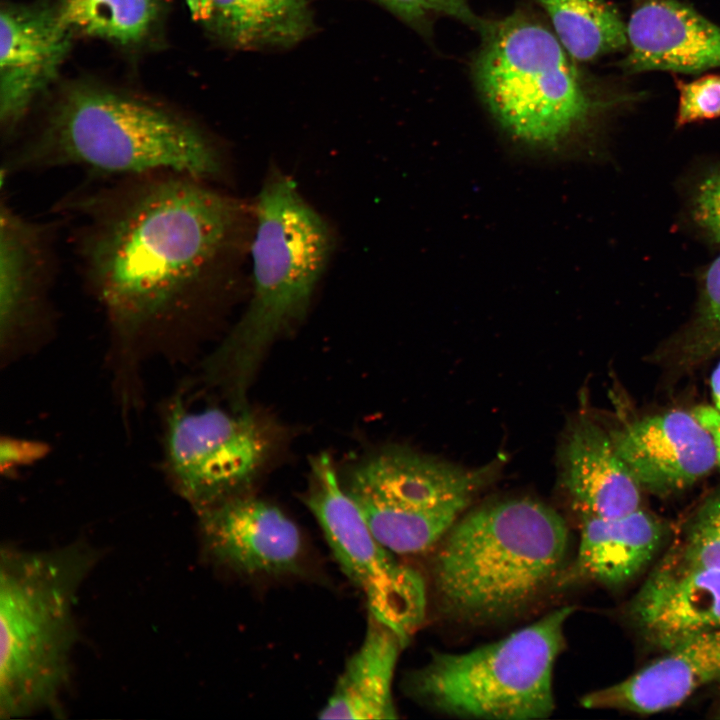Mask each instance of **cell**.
I'll return each mask as SVG.
<instances>
[{
  "mask_svg": "<svg viewBox=\"0 0 720 720\" xmlns=\"http://www.w3.org/2000/svg\"><path fill=\"white\" fill-rule=\"evenodd\" d=\"M627 614L641 638L666 651L720 629V569L656 564L631 599Z\"/></svg>",
  "mask_w": 720,
  "mask_h": 720,
  "instance_id": "cell-16",
  "label": "cell"
},
{
  "mask_svg": "<svg viewBox=\"0 0 720 720\" xmlns=\"http://www.w3.org/2000/svg\"><path fill=\"white\" fill-rule=\"evenodd\" d=\"M408 448H383L364 458L343 485L374 536L395 554L434 550L487 480Z\"/></svg>",
  "mask_w": 720,
  "mask_h": 720,
  "instance_id": "cell-8",
  "label": "cell"
},
{
  "mask_svg": "<svg viewBox=\"0 0 720 720\" xmlns=\"http://www.w3.org/2000/svg\"><path fill=\"white\" fill-rule=\"evenodd\" d=\"M692 413L709 432L715 449L716 465L720 467V413L709 406H699Z\"/></svg>",
  "mask_w": 720,
  "mask_h": 720,
  "instance_id": "cell-30",
  "label": "cell"
},
{
  "mask_svg": "<svg viewBox=\"0 0 720 720\" xmlns=\"http://www.w3.org/2000/svg\"><path fill=\"white\" fill-rule=\"evenodd\" d=\"M627 35L626 73L720 67V27L680 0H631Z\"/></svg>",
  "mask_w": 720,
  "mask_h": 720,
  "instance_id": "cell-15",
  "label": "cell"
},
{
  "mask_svg": "<svg viewBox=\"0 0 720 720\" xmlns=\"http://www.w3.org/2000/svg\"><path fill=\"white\" fill-rule=\"evenodd\" d=\"M50 445L39 439L5 435L0 441V472L11 476L21 469L30 467L50 452Z\"/></svg>",
  "mask_w": 720,
  "mask_h": 720,
  "instance_id": "cell-29",
  "label": "cell"
},
{
  "mask_svg": "<svg viewBox=\"0 0 720 720\" xmlns=\"http://www.w3.org/2000/svg\"><path fill=\"white\" fill-rule=\"evenodd\" d=\"M575 60L586 62L627 49V24L605 0H535Z\"/></svg>",
  "mask_w": 720,
  "mask_h": 720,
  "instance_id": "cell-23",
  "label": "cell"
},
{
  "mask_svg": "<svg viewBox=\"0 0 720 720\" xmlns=\"http://www.w3.org/2000/svg\"><path fill=\"white\" fill-rule=\"evenodd\" d=\"M573 610L571 606L555 609L469 651H433L425 664L406 674L403 691L417 704L454 717L546 718L555 708L553 671Z\"/></svg>",
  "mask_w": 720,
  "mask_h": 720,
  "instance_id": "cell-7",
  "label": "cell"
},
{
  "mask_svg": "<svg viewBox=\"0 0 720 720\" xmlns=\"http://www.w3.org/2000/svg\"><path fill=\"white\" fill-rule=\"evenodd\" d=\"M69 167L101 178L175 172L206 181L225 168L217 141L193 119L85 82L64 88L38 131L7 152L1 178Z\"/></svg>",
  "mask_w": 720,
  "mask_h": 720,
  "instance_id": "cell-2",
  "label": "cell"
},
{
  "mask_svg": "<svg viewBox=\"0 0 720 720\" xmlns=\"http://www.w3.org/2000/svg\"><path fill=\"white\" fill-rule=\"evenodd\" d=\"M378 4L403 23L423 36L431 32L433 22L440 16L453 17L482 36L489 31L492 23L479 18L468 0H369Z\"/></svg>",
  "mask_w": 720,
  "mask_h": 720,
  "instance_id": "cell-25",
  "label": "cell"
},
{
  "mask_svg": "<svg viewBox=\"0 0 720 720\" xmlns=\"http://www.w3.org/2000/svg\"><path fill=\"white\" fill-rule=\"evenodd\" d=\"M676 127L720 116V75L709 74L690 82H677Z\"/></svg>",
  "mask_w": 720,
  "mask_h": 720,
  "instance_id": "cell-28",
  "label": "cell"
},
{
  "mask_svg": "<svg viewBox=\"0 0 720 720\" xmlns=\"http://www.w3.org/2000/svg\"><path fill=\"white\" fill-rule=\"evenodd\" d=\"M100 553L83 540L0 552V718L61 712L78 641L75 604Z\"/></svg>",
  "mask_w": 720,
  "mask_h": 720,
  "instance_id": "cell-5",
  "label": "cell"
},
{
  "mask_svg": "<svg viewBox=\"0 0 720 720\" xmlns=\"http://www.w3.org/2000/svg\"><path fill=\"white\" fill-rule=\"evenodd\" d=\"M474 66L490 114L516 145L550 156L594 155L597 104L546 26L516 13L492 23Z\"/></svg>",
  "mask_w": 720,
  "mask_h": 720,
  "instance_id": "cell-6",
  "label": "cell"
},
{
  "mask_svg": "<svg viewBox=\"0 0 720 720\" xmlns=\"http://www.w3.org/2000/svg\"><path fill=\"white\" fill-rule=\"evenodd\" d=\"M170 0H54L65 24L76 34L136 47L150 40Z\"/></svg>",
  "mask_w": 720,
  "mask_h": 720,
  "instance_id": "cell-22",
  "label": "cell"
},
{
  "mask_svg": "<svg viewBox=\"0 0 720 720\" xmlns=\"http://www.w3.org/2000/svg\"><path fill=\"white\" fill-rule=\"evenodd\" d=\"M255 208L248 308L202 364L205 383L224 391L235 410L247 408L266 349L307 314L334 245L328 223L278 170L265 179Z\"/></svg>",
  "mask_w": 720,
  "mask_h": 720,
  "instance_id": "cell-4",
  "label": "cell"
},
{
  "mask_svg": "<svg viewBox=\"0 0 720 720\" xmlns=\"http://www.w3.org/2000/svg\"><path fill=\"white\" fill-rule=\"evenodd\" d=\"M711 684L720 685V629L663 651L629 677L584 695L580 704L587 709L659 713Z\"/></svg>",
  "mask_w": 720,
  "mask_h": 720,
  "instance_id": "cell-17",
  "label": "cell"
},
{
  "mask_svg": "<svg viewBox=\"0 0 720 720\" xmlns=\"http://www.w3.org/2000/svg\"><path fill=\"white\" fill-rule=\"evenodd\" d=\"M713 712H714V715H713V716H714L715 718H720V692H719V694H718V698H717V701H716V703H715Z\"/></svg>",
  "mask_w": 720,
  "mask_h": 720,
  "instance_id": "cell-32",
  "label": "cell"
},
{
  "mask_svg": "<svg viewBox=\"0 0 720 720\" xmlns=\"http://www.w3.org/2000/svg\"><path fill=\"white\" fill-rule=\"evenodd\" d=\"M561 477L579 516L616 518L642 508L640 484L610 435L582 417L569 430L560 453Z\"/></svg>",
  "mask_w": 720,
  "mask_h": 720,
  "instance_id": "cell-18",
  "label": "cell"
},
{
  "mask_svg": "<svg viewBox=\"0 0 720 720\" xmlns=\"http://www.w3.org/2000/svg\"><path fill=\"white\" fill-rule=\"evenodd\" d=\"M55 223L0 206V361L11 366L55 335L53 304L58 254Z\"/></svg>",
  "mask_w": 720,
  "mask_h": 720,
  "instance_id": "cell-11",
  "label": "cell"
},
{
  "mask_svg": "<svg viewBox=\"0 0 720 720\" xmlns=\"http://www.w3.org/2000/svg\"><path fill=\"white\" fill-rule=\"evenodd\" d=\"M312 1L188 0V6L204 31L227 48L281 51L315 33Z\"/></svg>",
  "mask_w": 720,
  "mask_h": 720,
  "instance_id": "cell-20",
  "label": "cell"
},
{
  "mask_svg": "<svg viewBox=\"0 0 720 720\" xmlns=\"http://www.w3.org/2000/svg\"><path fill=\"white\" fill-rule=\"evenodd\" d=\"M310 472L304 503L332 555L363 594L368 616L392 630L405 647L425 619L424 578L374 536L344 490L328 454L312 457Z\"/></svg>",
  "mask_w": 720,
  "mask_h": 720,
  "instance_id": "cell-9",
  "label": "cell"
},
{
  "mask_svg": "<svg viewBox=\"0 0 720 720\" xmlns=\"http://www.w3.org/2000/svg\"><path fill=\"white\" fill-rule=\"evenodd\" d=\"M569 531L547 504L499 499L465 512L435 547L432 581L440 609L471 625L516 616L565 573Z\"/></svg>",
  "mask_w": 720,
  "mask_h": 720,
  "instance_id": "cell-3",
  "label": "cell"
},
{
  "mask_svg": "<svg viewBox=\"0 0 720 720\" xmlns=\"http://www.w3.org/2000/svg\"><path fill=\"white\" fill-rule=\"evenodd\" d=\"M687 216L698 234L720 247V164L705 170L692 184Z\"/></svg>",
  "mask_w": 720,
  "mask_h": 720,
  "instance_id": "cell-27",
  "label": "cell"
},
{
  "mask_svg": "<svg viewBox=\"0 0 720 720\" xmlns=\"http://www.w3.org/2000/svg\"><path fill=\"white\" fill-rule=\"evenodd\" d=\"M402 648L404 645L392 630L368 616L364 638L346 661L318 717L353 720L398 718L393 681Z\"/></svg>",
  "mask_w": 720,
  "mask_h": 720,
  "instance_id": "cell-21",
  "label": "cell"
},
{
  "mask_svg": "<svg viewBox=\"0 0 720 720\" xmlns=\"http://www.w3.org/2000/svg\"><path fill=\"white\" fill-rule=\"evenodd\" d=\"M658 564L677 569H720V486L689 515Z\"/></svg>",
  "mask_w": 720,
  "mask_h": 720,
  "instance_id": "cell-24",
  "label": "cell"
},
{
  "mask_svg": "<svg viewBox=\"0 0 720 720\" xmlns=\"http://www.w3.org/2000/svg\"><path fill=\"white\" fill-rule=\"evenodd\" d=\"M161 416L162 472L194 512L247 493L270 449L263 426L247 408L193 410L179 392Z\"/></svg>",
  "mask_w": 720,
  "mask_h": 720,
  "instance_id": "cell-10",
  "label": "cell"
},
{
  "mask_svg": "<svg viewBox=\"0 0 720 720\" xmlns=\"http://www.w3.org/2000/svg\"><path fill=\"white\" fill-rule=\"evenodd\" d=\"M60 201L83 283L103 313L122 417L143 405L150 360L184 361L204 309L226 283L243 207L175 172L114 177Z\"/></svg>",
  "mask_w": 720,
  "mask_h": 720,
  "instance_id": "cell-1",
  "label": "cell"
},
{
  "mask_svg": "<svg viewBox=\"0 0 720 720\" xmlns=\"http://www.w3.org/2000/svg\"><path fill=\"white\" fill-rule=\"evenodd\" d=\"M580 517L576 556L561 583L580 579L608 588L634 580L669 539L664 521L642 508L616 518Z\"/></svg>",
  "mask_w": 720,
  "mask_h": 720,
  "instance_id": "cell-19",
  "label": "cell"
},
{
  "mask_svg": "<svg viewBox=\"0 0 720 720\" xmlns=\"http://www.w3.org/2000/svg\"><path fill=\"white\" fill-rule=\"evenodd\" d=\"M641 488L669 496L693 486L716 465L712 438L693 413L671 410L610 432Z\"/></svg>",
  "mask_w": 720,
  "mask_h": 720,
  "instance_id": "cell-14",
  "label": "cell"
},
{
  "mask_svg": "<svg viewBox=\"0 0 720 720\" xmlns=\"http://www.w3.org/2000/svg\"><path fill=\"white\" fill-rule=\"evenodd\" d=\"M710 384L714 408L720 413V361L712 372Z\"/></svg>",
  "mask_w": 720,
  "mask_h": 720,
  "instance_id": "cell-31",
  "label": "cell"
},
{
  "mask_svg": "<svg viewBox=\"0 0 720 720\" xmlns=\"http://www.w3.org/2000/svg\"><path fill=\"white\" fill-rule=\"evenodd\" d=\"M689 335L692 352L697 356L720 349V254L700 275L699 299Z\"/></svg>",
  "mask_w": 720,
  "mask_h": 720,
  "instance_id": "cell-26",
  "label": "cell"
},
{
  "mask_svg": "<svg viewBox=\"0 0 720 720\" xmlns=\"http://www.w3.org/2000/svg\"><path fill=\"white\" fill-rule=\"evenodd\" d=\"M0 123L9 137L56 79L74 33L54 2L5 3L0 12Z\"/></svg>",
  "mask_w": 720,
  "mask_h": 720,
  "instance_id": "cell-13",
  "label": "cell"
},
{
  "mask_svg": "<svg viewBox=\"0 0 720 720\" xmlns=\"http://www.w3.org/2000/svg\"><path fill=\"white\" fill-rule=\"evenodd\" d=\"M194 513L204 553L215 565L249 578L285 577L303 570V535L272 503L244 493Z\"/></svg>",
  "mask_w": 720,
  "mask_h": 720,
  "instance_id": "cell-12",
  "label": "cell"
}]
</instances>
